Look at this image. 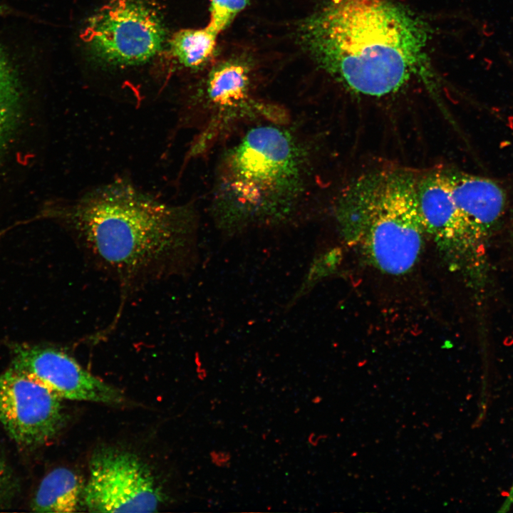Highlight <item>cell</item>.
I'll return each instance as SVG.
<instances>
[{"mask_svg":"<svg viewBox=\"0 0 513 513\" xmlns=\"http://www.w3.org/2000/svg\"><path fill=\"white\" fill-rule=\"evenodd\" d=\"M301 33L318 66L349 91L385 96L416 77L435 94L428 25L394 0H328Z\"/></svg>","mask_w":513,"mask_h":513,"instance_id":"7a4b0ae2","label":"cell"},{"mask_svg":"<svg viewBox=\"0 0 513 513\" xmlns=\"http://www.w3.org/2000/svg\"><path fill=\"white\" fill-rule=\"evenodd\" d=\"M217 34L207 26L177 31L170 41L172 55L187 68H197L213 54Z\"/></svg>","mask_w":513,"mask_h":513,"instance_id":"5bb4252c","label":"cell"},{"mask_svg":"<svg viewBox=\"0 0 513 513\" xmlns=\"http://www.w3.org/2000/svg\"><path fill=\"white\" fill-rule=\"evenodd\" d=\"M38 217L61 224L90 263L125 294L187 276L199 262L194 207L169 204L124 179L46 202Z\"/></svg>","mask_w":513,"mask_h":513,"instance_id":"6da1fadb","label":"cell"},{"mask_svg":"<svg viewBox=\"0 0 513 513\" xmlns=\"http://www.w3.org/2000/svg\"><path fill=\"white\" fill-rule=\"evenodd\" d=\"M247 4L248 0H211L209 21L207 27L218 35Z\"/></svg>","mask_w":513,"mask_h":513,"instance_id":"9a60e30c","label":"cell"},{"mask_svg":"<svg viewBox=\"0 0 513 513\" xmlns=\"http://www.w3.org/2000/svg\"><path fill=\"white\" fill-rule=\"evenodd\" d=\"M452 195L477 241L485 247L506 207L504 189L495 181L457 170H445Z\"/></svg>","mask_w":513,"mask_h":513,"instance_id":"8fae6325","label":"cell"},{"mask_svg":"<svg viewBox=\"0 0 513 513\" xmlns=\"http://www.w3.org/2000/svg\"><path fill=\"white\" fill-rule=\"evenodd\" d=\"M65 419L62 398L46 386L11 367L0 375V423L17 443L51 441Z\"/></svg>","mask_w":513,"mask_h":513,"instance_id":"9c48e42d","label":"cell"},{"mask_svg":"<svg viewBox=\"0 0 513 513\" xmlns=\"http://www.w3.org/2000/svg\"><path fill=\"white\" fill-rule=\"evenodd\" d=\"M418 175L381 169L359 177L338 199L336 217L346 235L359 239L370 262L400 275L418 261L425 230L419 212Z\"/></svg>","mask_w":513,"mask_h":513,"instance_id":"277c9868","label":"cell"},{"mask_svg":"<svg viewBox=\"0 0 513 513\" xmlns=\"http://www.w3.org/2000/svg\"><path fill=\"white\" fill-rule=\"evenodd\" d=\"M21 117V91L17 76L0 46V160Z\"/></svg>","mask_w":513,"mask_h":513,"instance_id":"4fadbf2b","label":"cell"},{"mask_svg":"<svg viewBox=\"0 0 513 513\" xmlns=\"http://www.w3.org/2000/svg\"><path fill=\"white\" fill-rule=\"evenodd\" d=\"M84 487L82 479L73 470L64 467L55 468L41 480L31 507L36 512H78L83 502Z\"/></svg>","mask_w":513,"mask_h":513,"instance_id":"7c38bea8","label":"cell"},{"mask_svg":"<svg viewBox=\"0 0 513 513\" xmlns=\"http://www.w3.org/2000/svg\"><path fill=\"white\" fill-rule=\"evenodd\" d=\"M83 502L91 512H153L162 494L151 470L137 455L108 447L90 460Z\"/></svg>","mask_w":513,"mask_h":513,"instance_id":"8992f818","label":"cell"},{"mask_svg":"<svg viewBox=\"0 0 513 513\" xmlns=\"http://www.w3.org/2000/svg\"><path fill=\"white\" fill-rule=\"evenodd\" d=\"M6 480V469L4 462L0 460V495Z\"/></svg>","mask_w":513,"mask_h":513,"instance_id":"e0dca14e","label":"cell"},{"mask_svg":"<svg viewBox=\"0 0 513 513\" xmlns=\"http://www.w3.org/2000/svg\"><path fill=\"white\" fill-rule=\"evenodd\" d=\"M419 212L426 233L475 282L484 280V247L475 238L452 195L445 170L418 175Z\"/></svg>","mask_w":513,"mask_h":513,"instance_id":"52a82bcc","label":"cell"},{"mask_svg":"<svg viewBox=\"0 0 513 513\" xmlns=\"http://www.w3.org/2000/svg\"><path fill=\"white\" fill-rule=\"evenodd\" d=\"M12 350L11 368L46 386L62 399L108 405L124 400L120 390L88 371L58 348L15 344Z\"/></svg>","mask_w":513,"mask_h":513,"instance_id":"30bf717a","label":"cell"},{"mask_svg":"<svg viewBox=\"0 0 513 513\" xmlns=\"http://www.w3.org/2000/svg\"><path fill=\"white\" fill-rule=\"evenodd\" d=\"M204 101V125L191 149L195 155L205 152L240 122H286L284 111L279 107L252 96L249 71L241 63H224L211 71Z\"/></svg>","mask_w":513,"mask_h":513,"instance_id":"ba28073f","label":"cell"},{"mask_svg":"<svg viewBox=\"0 0 513 513\" xmlns=\"http://www.w3.org/2000/svg\"><path fill=\"white\" fill-rule=\"evenodd\" d=\"M286 124L266 121L254 125L222 155L210 211L224 239L302 222L311 153Z\"/></svg>","mask_w":513,"mask_h":513,"instance_id":"3957f363","label":"cell"},{"mask_svg":"<svg viewBox=\"0 0 513 513\" xmlns=\"http://www.w3.org/2000/svg\"><path fill=\"white\" fill-rule=\"evenodd\" d=\"M165 28L145 0H111L87 21L81 38L92 53L115 66L145 63L162 48Z\"/></svg>","mask_w":513,"mask_h":513,"instance_id":"5b68a950","label":"cell"},{"mask_svg":"<svg viewBox=\"0 0 513 513\" xmlns=\"http://www.w3.org/2000/svg\"><path fill=\"white\" fill-rule=\"evenodd\" d=\"M513 505V482L511 485V487L509 488V491L507 494V497L505 498L504 502L501 505L499 509L498 510L499 512H506L509 510V509Z\"/></svg>","mask_w":513,"mask_h":513,"instance_id":"2e32d148","label":"cell"}]
</instances>
